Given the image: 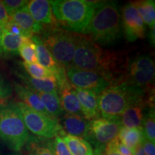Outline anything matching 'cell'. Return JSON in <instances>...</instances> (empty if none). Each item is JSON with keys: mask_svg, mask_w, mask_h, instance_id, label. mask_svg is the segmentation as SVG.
I'll return each mask as SVG.
<instances>
[{"mask_svg": "<svg viewBox=\"0 0 155 155\" xmlns=\"http://www.w3.org/2000/svg\"><path fill=\"white\" fill-rule=\"evenodd\" d=\"M111 153H113V154H114V155H121V154H118V153H116V152H111Z\"/></svg>", "mask_w": 155, "mask_h": 155, "instance_id": "obj_39", "label": "cell"}, {"mask_svg": "<svg viewBox=\"0 0 155 155\" xmlns=\"http://www.w3.org/2000/svg\"><path fill=\"white\" fill-rule=\"evenodd\" d=\"M72 155H94L91 145L86 139L69 134L61 137Z\"/></svg>", "mask_w": 155, "mask_h": 155, "instance_id": "obj_24", "label": "cell"}, {"mask_svg": "<svg viewBox=\"0 0 155 155\" xmlns=\"http://www.w3.org/2000/svg\"><path fill=\"white\" fill-rule=\"evenodd\" d=\"M54 148H55V155H72L66 144L61 137H56L54 139Z\"/></svg>", "mask_w": 155, "mask_h": 155, "instance_id": "obj_31", "label": "cell"}, {"mask_svg": "<svg viewBox=\"0 0 155 155\" xmlns=\"http://www.w3.org/2000/svg\"><path fill=\"white\" fill-rule=\"evenodd\" d=\"M122 28L129 42H134L145 36V24L131 2L124 6L121 10Z\"/></svg>", "mask_w": 155, "mask_h": 155, "instance_id": "obj_11", "label": "cell"}, {"mask_svg": "<svg viewBox=\"0 0 155 155\" xmlns=\"http://www.w3.org/2000/svg\"><path fill=\"white\" fill-rule=\"evenodd\" d=\"M50 2L57 27L73 33L83 34L101 2L55 0Z\"/></svg>", "mask_w": 155, "mask_h": 155, "instance_id": "obj_3", "label": "cell"}, {"mask_svg": "<svg viewBox=\"0 0 155 155\" xmlns=\"http://www.w3.org/2000/svg\"><path fill=\"white\" fill-rule=\"evenodd\" d=\"M17 76L24 83L25 86L38 93H58L57 83L50 80H40L30 77L28 74L16 73Z\"/></svg>", "mask_w": 155, "mask_h": 155, "instance_id": "obj_21", "label": "cell"}, {"mask_svg": "<svg viewBox=\"0 0 155 155\" xmlns=\"http://www.w3.org/2000/svg\"><path fill=\"white\" fill-rule=\"evenodd\" d=\"M28 155H55L54 139L29 136L26 144Z\"/></svg>", "mask_w": 155, "mask_h": 155, "instance_id": "obj_19", "label": "cell"}, {"mask_svg": "<svg viewBox=\"0 0 155 155\" xmlns=\"http://www.w3.org/2000/svg\"><path fill=\"white\" fill-rule=\"evenodd\" d=\"M127 63L124 55L102 49L91 38L80 35L72 67L99 73L113 86L125 82Z\"/></svg>", "mask_w": 155, "mask_h": 155, "instance_id": "obj_1", "label": "cell"}, {"mask_svg": "<svg viewBox=\"0 0 155 155\" xmlns=\"http://www.w3.org/2000/svg\"><path fill=\"white\" fill-rule=\"evenodd\" d=\"M29 131L18 105L9 103L0 105V137L11 150L20 151L28 141Z\"/></svg>", "mask_w": 155, "mask_h": 155, "instance_id": "obj_6", "label": "cell"}, {"mask_svg": "<svg viewBox=\"0 0 155 155\" xmlns=\"http://www.w3.org/2000/svg\"><path fill=\"white\" fill-rule=\"evenodd\" d=\"M18 53L25 61V63H38L36 46L31 38H26L19 48Z\"/></svg>", "mask_w": 155, "mask_h": 155, "instance_id": "obj_28", "label": "cell"}, {"mask_svg": "<svg viewBox=\"0 0 155 155\" xmlns=\"http://www.w3.org/2000/svg\"><path fill=\"white\" fill-rule=\"evenodd\" d=\"M39 95L48 115L56 119L63 115L64 111L58 93H39Z\"/></svg>", "mask_w": 155, "mask_h": 155, "instance_id": "obj_25", "label": "cell"}, {"mask_svg": "<svg viewBox=\"0 0 155 155\" xmlns=\"http://www.w3.org/2000/svg\"><path fill=\"white\" fill-rule=\"evenodd\" d=\"M154 28H152V29H150V43L152 44V45L154 46V42H155V38H154Z\"/></svg>", "mask_w": 155, "mask_h": 155, "instance_id": "obj_36", "label": "cell"}, {"mask_svg": "<svg viewBox=\"0 0 155 155\" xmlns=\"http://www.w3.org/2000/svg\"><path fill=\"white\" fill-rule=\"evenodd\" d=\"M3 30L9 32V33L17 35H22L26 37L24 33V32L22 30V29L19 28L16 23H15L13 21H12L11 19H9V22L5 25V27L3 28Z\"/></svg>", "mask_w": 155, "mask_h": 155, "instance_id": "obj_32", "label": "cell"}, {"mask_svg": "<svg viewBox=\"0 0 155 155\" xmlns=\"http://www.w3.org/2000/svg\"><path fill=\"white\" fill-rule=\"evenodd\" d=\"M68 80L75 88L91 91L99 95L111 84L99 73L71 67L65 70Z\"/></svg>", "mask_w": 155, "mask_h": 155, "instance_id": "obj_10", "label": "cell"}, {"mask_svg": "<svg viewBox=\"0 0 155 155\" xmlns=\"http://www.w3.org/2000/svg\"><path fill=\"white\" fill-rule=\"evenodd\" d=\"M10 19L22 29L25 36L32 38L35 34L41 33L43 25L37 22L31 16L27 6L17 11L10 16Z\"/></svg>", "mask_w": 155, "mask_h": 155, "instance_id": "obj_16", "label": "cell"}, {"mask_svg": "<svg viewBox=\"0 0 155 155\" xmlns=\"http://www.w3.org/2000/svg\"><path fill=\"white\" fill-rule=\"evenodd\" d=\"M143 133L147 140L155 143V113L154 108H150L143 119Z\"/></svg>", "mask_w": 155, "mask_h": 155, "instance_id": "obj_29", "label": "cell"}, {"mask_svg": "<svg viewBox=\"0 0 155 155\" xmlns=\"http://www.w3.org/2000/svg\"><path fill=\"white\" fill-rule=\"evenodd\" d=\"M17 104L27 129L34 135L50 139L66 135L58 119L37 111L21 101Z\"/></svg>", "mask_w": 155, "mask_h": 155, "instance_id": "obj_7", "label": "cell"}, {"mask_svg": "<svg viewBox=\"0 0 155 155\" xmlns=\"http://www.w3.org/2000/svg\"><path fill=\"white\" fill-rule=\"evenodd\" d=\"M3 32H4L3 28L1 26V25H0V42H1V39H2V36Z\"/></svg>", "mask_w": 155, "mask_h": 155, "instance_id": "obj_38", "label": "cell"}, {"mask_svg": "<svg viewBox=\"0 0 155 155\" xmlns=\"http://www.w3.org/2000/svg\"><path fill=\"white\" fill-rule=\"evenodd\" d=\"M144 24L152 29L155 26V2L154 0L131 2Z\"/></svg>", "mask_w": 155, "mask_h": 155, "instance_id": "obj_26", "label": "cell"}, {"mask_svg": "<svg viewBox=\"0 0 155 155\" xmlns=\"http://www.w3.org/2000/svg\"><path fill=\"white\" fill-rule=\"evenodd\" d=\"M122 127L119 119H108L98 118L90 122L88 134L86 140L95 148L105 147L108 143L118 137Z\"/></svg>", "mask_w": 155, "mask_h": 155, "instance_id": "obj_9", "label": "cell"}, {"mask_svg": "<svg viewBox=\"0 0 155 155\" xmlns=\"http://www.w3.org/2000/svg\"><path fill=\"white\" fill-rule=\"evenodd\" d=\"M80 35L51 25L43 28L40 39L56 62L65 70L73 66V61Z\"/></svg>", "mask_w": 155, "mask_h": 155, "instance_id": "obj_5", "label": "cell"}, {"mask_svg": "<svg viewBox=\"0 0 155 155\" xmlns=\"http://www.w3.org/2000/svg\"><path fill=\"white\" fill-rule=\"evenodd\" d=\"M9 19H10V17L7 13L3 2L0 1V25L4 28L5 25L9 22Z\"/></svg>", "mask_w": 155, "mask_h": 155, "instance_id": "obj_35", "label": "cell"}, {"mask_svg": "<svg viewBox=\"0 0 155 155\" xmlns=\"http://www.w3.org/2000/svg\"><path fill=\"white\" fill-rule=\"evenodd\" d=\"M154 62L148 55L136 56L127 63L125 82L144 91L154 90Z\"/></svg>", "mask_w": 155, "mask_h": 155, "instance_id": "obj_8", "label": "cell"}, {"mask_svg": "<svg viewBox=\"0 0 155 155\" xmlns=\"http://www.w3.org/2000/svg\"><path fill=\"white\" fill-rule=\"evenodd\" d=\"M12 94L11 86L0 76V101L6 99Z\"/></svg>", "mask_w": 155, "mask_h": 155, "instance_id": "obj_33", "label": "cell"}, {"mask_svg": "<svg viewBox=\"0 0 155 155\" xmlns=\"http://www.w3.org/2000/svg\"><path fill=\"white\" fill-rule=\"evenodd\" d=\"M133 155H146L145 154V153L144 152V151H143L141 145V146H139L138 148L136 149L134 152H133Z\"/></svg>", "mask_w": 155, "mask_h": 155, "instance_id": "obj_37", "label": "cell"}, {"mask_svg": "<svg viewBox=\"0 0 155 155\" xmlns=\"http://www.w3.org/2000/svg\"><path fill=\"white\" fill-rule=\"evenodd\" d=\"M83 34L98 45H106L121 36V15L114 1L101 2Z\"/></svg>", "mask_w": 155, "mask_h": 155, "instance_id": "obj_4", "label": "cell"}, {"mask_svg": "<svg viewBox=\"0 0 155 155\" xmlns=\"http://www.w3.org/2000/svg\"><path fill=\"white\" fill-rule=\"evenodd\" d=\"M141 147L146 155H155L154 143L147 140L145 137L141 143Z\"/></svg>", "mask_w": 155, "mask_h": 155, "instance_id": "obj_34", "label": "cell"}, {"mask_svg": "<svg viewBox=\"0 0 155 155\" xmlns=\"http://www.w3.org/2000/svg\"><path fill=\"white\" fill-rule=\"evenodd\" d=\"M118 138L123 144L134 152L137 148L141 146L144 138L142 127L126 128L122 127L120 129Z\"/></svg>", "mask_w": 155, "mask_h": 155, "instance_id": "obj_20", "label": "cell"}, {"mask_svg": "<svg viewBox=\"0 0 155 155\" xmlns=\"http://www.w3.org/2000/svg\"><path fill=\"white\" fill-rule=\"evenodd\" d=\"M91 121L78 114H66L62 119V125L65 134L86 139L88 134Z\"/></svg>", "mask_w": 155, "mask_h": 155, "instance_id": "obj_13", "label": "cell"}, {"mask_svg": "<svg viewBox=\"0 0 155 155\" xmlns=\"http://www.w3.org/2000/svg\"><path fill=\"white\" fill-rule=\"evenodd\" d=\"M154 94L147 97V92L138 86L122 82L110 86L98 96V106L103 118L119 119L121 114L131 106H154Z\"/></svg>", "mask_w": 155, "mask_h": 155, "instance_id": "obj_2", "label": "cell"}, {"mask_svg": "<svg viewBox=\"0 0 155 155\" xmlns=\"http://www.w3.org/2000/svg\"><path fill=\"white\" fill-rule=\"evenodd\" d=\"M15 91L18 98L22 101L21 102L28 106L29 107L33 108L37 111L49 116L46 110L45 109L38 92L35 91L32 89L20 84L15 85Z\"/></svg>", "mask_w": 155, "mask_h": 155, "instance_id": "obj_18", "label": "cell"}, {"mask_svg": "<svg viewBox=\"0 0 155 155\" xmlns=\"http://www.w3.org/2000/svg\"><path fill=\"white\" fill-rule=\"evenodd\" d=\"M2 2L9 17L17 11L27 6L29 2V1H25V0H5Z\"/></svg>", "mask_w": 155, "mask_h": 155, "instance_id": "obj_30", "label": "cell"}, {"mask_svg": "<svg viewBox=\"0 0 155 155\" xmlns=\"http://www.w3.org/2000/svg\"><path fill=\"white\" fill-rule=\"evenodd\" d=\"M31 38L36 46V55L38 63L53 73L55 77L58 88L68 82V80L66 76L65 69L63 67L61 66L56 62L55 58L53 57L49 50L45 46L40 36L33 35Z\"/></svg>", "mask_w": 155, "mask_h": 155, "instance_id": "obj_12", "label": "cell"}, {"mask_svg": "<svg viewBox=\"0 0 155 155\" xmlns=\"http://www.w3.org/2000/svg\"><path fill=\"white\" fill-rule=\"evenodd\" d=\"M22 67L30 77L40 80H50L56 82L55 75L51 71L46 68L38 63H28L23 62Z\"/></svg>", "mask_w": 155, "mask_h": 155, "instance_id": "obj_27", "label": "cell"}, {"mask_svg": "<svg viewBox=\"0 0 155 155\" xmlns=\"http://www.w3.org/2000/svg\"><path fill=\"white\" fill-rule=\"evenodd\" d=\"M28 37L17 35L4 30L0 42V55H17L21 45Z\"/></svg>", "mask_w": 155, "mask_h": 155, "instance_id": "obj_23", "label": "cell"}, {"mask_svg": "<svg viewBox=\"0 0 155 155\" xmlns=\"http://www.w3.org/2000/svg\"><path fill=\"white\" fill-rule=\"evenodd\" d=\"M78 99L79 101L83 116L89 121L101 117L98 106V95L94 91L74 87Z\"/></svg>", "mask_w": 155, "mask_h": 155, "instance_id": "obj_14", "label": "cell"}, {"mask_svg": "<svg viewBox=\"0 0 155 155\" xmlns=\"http://www.w3.org/2000/svg\"><path fill=\"white\" fill-rule=\"evenodd\" d=\"M27 8L32 18L40 25H46L48 26L56 25L50 1L48 0L29 1L27 5Z\"/></svg>", "mask_w": 155, "mask_h": 155, "instance_id": "obj_15", "label": "cell"}, {"mask_svg": "<svg viewBox=\"0 0 155 155\" xmlns=\"http://www.w3.org/2000/svg\"><path fill=\"white\" fill-rule=\"evenodd\" d=\"M144 107V106L137 105L126 109L119 117L122 127L126 128L142 127L144 119L143 108Z\"/></svg>", "mask_w": 155, "mask_h": 155, "instance_id": "obj_22", "label": "cell"}, {"mask_svg": "<svg viewBox=\"0 0 155 155\" xmlns=\"http://www.w3.org/2000/svg\"><path fill=\"white\" fill-rule=\"evenodd\" d=\"M58 88L59 89L60 94L58 96L63 111H66L67 114L83 116L81 104L78 99L74 86L68 81Z\"/></svg>", "mask_w": 155, "mask_h": 155, "instance_id": "obj_17", "label": "cell"}]
</instances>
